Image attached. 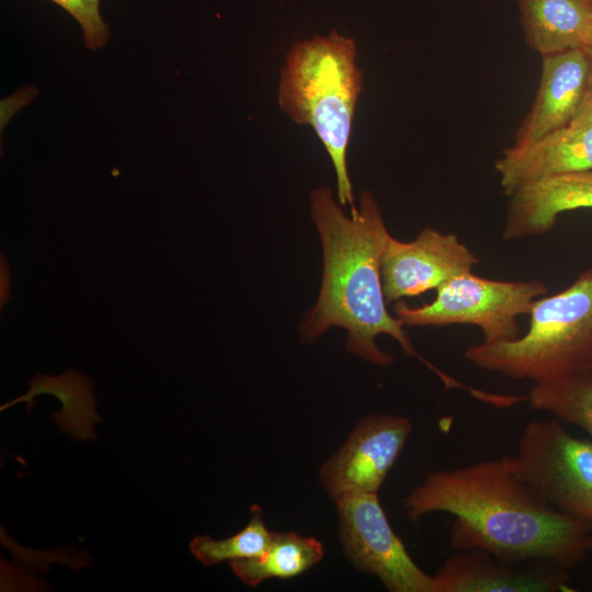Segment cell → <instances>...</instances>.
<instances>
[{
	"mask_svg": "<svg viewBox=\"0 0 592 592\" xmlns=\"http://www.w3.org/2000/svg\"><path fill=\"white\" fill-rule=\"evenodd\" d=\"M411 521L453 515L455 550H480L509 562L573 568L592 550V521L549 505L519 475L514 456L429 473L403 502Z\"/></svg>",
	"mask_w": 592,
	"mask_h": 592,
	"instance_id": "1",
	"label": "cell"
},
{
	"mask_svg": "<svg viewBox=\"0 0 592 592\" xmlns=\"http://www.w3.org/2000/svg\"><path fill=\"white\" fill-rule=\"evenodd\" d=\"M311 217L318 230L323 271L315 306L304 316L299 334L304 343L316 342L328 329L346 331V350L379 367L394 356L379 349L376 338L391 337L407 356L419 357L446 385L447 376L414 349L403 323L387 309L382 282V257L390 236L373 194L364 190L360 205L348 216L329 187L310 194Z\"/></svg>",
	"mask_w": 592,
	"mask_h": 592,
	"instance_id": "2",
	"label": "cell"
},
{
	"mask_svg": "<svg viewBox=\"0 0 592 592\" xmlns=\"http://www.w3.org/2000/svg\"><path fill=\"white\" fill-rule=\"evenodd\" d=\"M355 41L333 30L296 42L282 68L277 99L283 112L308 124L334 168L340 205L356 208L348 170V147L362 90Z\"/></svg>",
	"mask_w": 592,
	"mask_h": 592,
	"instance_id": "3",
	"label": "cell"
},
{
	"mask_svg": "<svg viewBox=\"0 0 592 592\" xmlns=\"http://www.w3.org/2000/svg\"><path fill=\"white\" fill-rule=\"evenodd\" d=\"M528 329L512 341L481 342L464 352L475 366L512 379L553 382L592 367V267L565 289L533 303Z\"/></svg>",
	"mask_w": 592,
	"mask_h": 592,
	"instance_id": "4",
	"label": "cell"
},
{
	"mask_svg": "<svg viewBox=\"0 0 592 592\" xmlns=\"http://www.w3.org/2000/svg\"><path fill=\"white\" fill-rule=\"evenodd\" d=\"M547 293L538 280L498 281L468 272L440 286L432 301L418 307L400 301L394 312L405 327L473 325L483 342L512 341L521 335L517 318Z\"/></svg>",
	"mask_w": 592,
	"mask_h": 592,
	"instance_id": "5",
	"label": "cell"
},
{
	"mask_svg": "<svg viewBox=\"0 0 592 592\" xmlns=\"http://www.w3.org/2000/svg\"><path fill=\"white\" fill-rule=\"evenodd\" d=\"M520 477L549 505L592 521V441L571 435L560 420H532L514 456Z\"/></svg>",
	"mask_w": 592,
	"mask_h": 592,
	"instance_id": "6",
	"label": "cell"
},
{
	"mask_svg": "<svg viewBox=\"0 0 592 592\" xmlns=\"http://www.w3.org/2000/svg\"><path fill=\"white\" fill-rule=\"evenodd\" d=\"M334 502L343 551L357 570L376 576L391 592H435L433 576L411 558L377 493H351Z\"/></svg>",
	"mask_w": 592,
	"mask_h": 592,
	"instance_id": "7",
	"label": "cell"
},
{
	"mask_svg": "<svg viewBox=\"0 0 592 592\" xmlns=\"http://www.w3.org/2000/svg\"><path fill=\"white\" fill-rule=\"evenodd\" d=\"M412 431L409 418L371 414L358 421L341 447L321 466L319 477L333 499L377 493Z\"/></svg>",
	"mask_w": 592,
	"mask_h": 592,
	"instance_id": "8",
	"label": "cell"
},
{
	"mask_svg": "<svg viewBox=\"0 0 592 592\" xmlns=\"http://www.w3.org/2000/svg\"><path fill=\"white\" fill-rule=\"evenodd\" d=\"M478 258L454 234L424 228L411 241L388 237L382 257L387 304L437 289L451 278L473 272Z\"/></svg>",
	"mask_w": 592,
	"mask_h": 592,
	"instance_id": "9",
	"label": "cell"
},
{
	"mask_svg": "<svg viewBox=\"0 0 592 592\" xmlns=\"http://www.w3.org/2000/svg\"><path fill=\"white\" fill-rule=\"evenodd\" d=\"M565 570L546 561L509 562L480 550H458L433 579L435 592L574 591Z\"/></svg>",
	"mask_w": 592,
	"mask_h": 592,
	"instance_id": "10",
	"label": "cell"
},
{
	"mask_svg": "<svg viewBox=\"0 0 592 592\" xmlns=\"http://www.w3.org/2000/svg\"><path fill=\"white\" fill-rule=\"evenodd\" d=\"M494 167L506 196L544 179L592 170V125L569 124L526 145H512Z\"/></svg>",
	"mask_w": 592,
	"mask_h": 592,
	"instance_id": "11",
	"label": "cell"
},
{
	"mask_svg": "<svg viewBox=\"0 0 592 592\" xmlns=\"http://www.w3.org/2000/svg\"><path fill=\"white\" fill-rule=\"evenodd\" d=\"M587 50L573 49L542 57L534 102L515 133L513 146H523L573 119L589 87Z\"/></svg>",
	"mask_w": 592,
	"mask_h": 592,
	"instance_id": "12",
	"label": "cell"
},
{
	"mask_svg": "<svg viewBox=\"0 0 592 592\" xmlns=\"http://www.w3.org/2000/svg\"><path fill=\"white\" fill-rule=\"evenodd\" d=\"M508 197L503 239L542 236L554 228L560 214L592 209V170L544 179Z\"/></svg>",
	"mask_w": 592,
	"mask_h": 592,
	"instance_id": "13",
	"label": "cell"
},
{
	"mask_svg": "<svg viewBox=\"0 0 592 592\" xmlns=\"http://www.w3.org/2000/svg\"><path fill=\"white\" fill-rule=\"evenodd\" d=\"M527 45L542 57L592 47V0H515Z\"/></svg>",
	"mask_w": 592,
	"mask_h": 592,
	"instance_id": "14",
	"label": "cell"
},
{
	"mask_svg": "<svg viewBox=\"0 0 592 592\" xmlns=\"http://www.w3.org/2000/svg\"><path fill=\"white\" fill-rule=\"evenodd\" d=\"M320 540L295 532H273L263 554L229 562L232 572L248 587L255 588L271 579H292L311 569L323 558Z\"/></svg>",
	"mask_w": 592,
	"mask_h": 592,
	"instance_id": "15",
	"label": "cell"
},
{
	"mask_svg": "<svg viewBox=\"0 0 592 592\" xmlns=\"http://www.w3.org/2000/svg\"><path fill=\"white\" fill-rule=\"evenodd\" d=\"M532 409L547 411L562 422L580 426L592 437V376L578 374L536 383L526 398Z\"/></svg>",
	"mask_w": 592,
	"mask_h": 592,
	"instance_id": "16",
	"label": "cell"
},
{
	"mask_svg": "<svg viewBox=\"0 0 592 592\" xmlns=\"http://www.w3.org/2000/svg\"><path fill=\"white\" fill-rule=\"evenodd\" d=\"M250 515L248 524L227 538L195 536L189 545L193 556L203 566L209 567L223 561L254 558L263 554L271 543L273 532L266 527L259 505L250 508Z\"/></svg>",
	"mask_w": 592,
	"mask_h": 592,
	"instance_id": "17",
	"label": "cell"
},
{
	"mask_svg": "<svg viewBox=\"0 0 592 592\" xmlns=\"http://www.w3.org/2000/svg\"><path fill=\"white\" fill-rule=\"evenodd\" d=\"M30 391L14 401L3 406L4 409L19 401L30 402L36 395L52 394L61 399L64 409L68 413L70 411H81L89 415L96 417L94 413V398L91 395V384L87 375L76 371H68L60 376H46L43 374L36 375L29 380Z\"/></svg>",
	"mask_w": 592,
	"mask_h": 592,
	"instance_id": "18",
	"label": "cell"
},
{
	"mask_svg": "<svg viewBox=\"0 0 592 592\" xmlns=\"http://www.w3.org/2000/svg\"><path fill=\"white\" fill-rule=\"evenodd\" d=\"M68 12L80 25L84 45L96 50L106 45L110 27L100 12V0H50Z\"/></svg>",
	"mask_w": 592,
	"mask_h": 592,
	"instance_id": "19",
	"label": "cell"
},
{
	"mask_svg": "<svg viewBox=\"0 0 592 592\" xmlns=\"http://www.w3.org/2000/svg\"><path fill=\"white\" fill-rule=\"evenodd\" d=\"M570 124L592 125V87H588L581 104Z\"/></svg>",
	"mask_w": 592,
	"mask_h": 592,
	"instance_id": "20",
	"label": "cell"
},
{
	"mask_svg": "<svg viewBox=\"0 0 592 592\" xmlns=\"http://www.w3.org/2000/svg\"><path fill=\"white\" fill-rule=\"evenodd\" d=\"M587 53L590 60L589 87H592V47Z\"/></svg>",
	"mask_w": 592,
	"mask_h": 592,
	"instance_id": "21",
	"label": "cell"
},
{
	"mask_svg": "<svg viewBox=\"0 0 592 592\" xmlns=\"http://www.w3.org/2000/svg\"><path fill=\"white\" fill-rule=\"evenodd\" d=\"M585 374H589V375H591V376H592V367H591V368L589 369V372H588V373H585Z\"/></svg>",
	"mask_w": 592,
	"mask_h": 592,
	"instance_id": "22",
	"label": "cell"
}]
</instances>
